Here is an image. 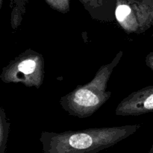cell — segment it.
Here are the masks:
<instances>
[{
    "mask_svg": "<svg viewBox=\"0 0 153 153\" xmlns=\"http://www.w3.org/2000/svg\"><path fill=\"white\" fill-rule=\"evenodd\" d=\"M140 126L134 124L60 133L43 131L40 137L41 153H98L132 135Z\"/></svg>",
    "mask_w": 153,
    "mask_h": 153,
    "instance_id": "6da1fadb",
    "label": "cell"
},
{
    "mask_svg": "<svg viewBox=\"0 0 153 153\" xmlns=\"http://www.w3.org/2000/svg\"><path fill=\"white\" fill-rule=\"evenodd\" d=\"M123 55L120 51L111 62L102 66L92 80L79 85L60 99V105L66 112L79 118H87L97 112L107 102L111 92L107 91L108 83L115 67Z\"/></svg>",
    "mask_w": 153,
    "mask_h": 153,
    "instance_id": "7a4b0ae2",
    "label": "cell"
},
{
    "mask_svg": "<svg viewBox=\"0 0 153 153\" xmlns=\"http://www.w3.org/2000/svg\"><path fill=\"white\" fill-rule=\"evenodd\" d=\"M45 61L39 52L28 49L10 61L0 74L4 83L22 84L39 89L44 80Z\"/></svg>",
    "mask_w": 153,
    "mask_h": 153,
    "instance_id": "3957f363",
    "label": "cell"
},
{
    "mask_svg": "<svg viewBox=\"0 0 153 153\" xmlns=\"http://www.w3.org/2000/svg\"><path fill=\"white\" fill-rule=\"evenodd\" d=\"M115 19L128 34H140L153 26V17L141 0H118Z\"/></svg>",
    "mask_w": 153,
    "mask_h": 153,
    "instance_id": "277c9868",
    "label": "cell"
},
{
    "mask_svg": "<svg viewBox=\"0 0 153 153\" xmlns=\"http://www.w3.org/2000/svg\"><path fill=\"white\" fill-rule=\"evenodd\" d=\"M153 111V85L131 93L117 106V116H140Z\"/></svg>",
    "mask_w": 153,
    "mask_h": 153,
    "instance_id": "5b68a950",
    "label": "cell"
},
{
    "mask_svg": "<svg viewBox=\"0 0 153 153\" xmlns=\"http://www.w3.org/2000/svg\"><path fill=\"white\" fill-rule=\"evenodd\" d=\"M90 16L94 20L102 22H113L115 19V9L118 0H79Z\"/></svg>",
    "mask_w": 153,
    "mask_h": 153,
    "instance_id": "8992f818",
    "label": "cell"
},
{
    "mask_svg": "<svg viewBox=\"0 0 153 153\" xmlns=\"http://www.w3.org/2000/svg\"><path fill=\"white\" fill-rule=\"evenodd\" d=\"M10 123L7 122L3 108H0V153H5L7 148Z\"/></svg>",
    "mask_w": 153,
    "mask_h": 153,
    "instance_id": "52a82bcc",
    "label": "cell"
},
{
    "mask_svg": "<svg viewBox=\"0 0 153 153\" xmlns=\"http://www.w3.org/2000/svg\"><path fill=\"white\" fill-rule=\"evenodd\" d=\"M45 1L51 8L61 13H67L70 10V0H45Z\"/></svg>",
    "mask_w": 153,
    "mask_h": 153,
    "instance_id": "ba28073f",
    "label": "cell"
},
{
    "mask_svg": "<svg viewBox=\"0 0 153 153\" xmlns=\"http://www.w3.org/2000/svg\"><path fill=\"white\" fill-rule=\"evenodd\" d=\"M22 12L18 6L15 4L12 9L11 17H10V24H11L12 28L16 29L20 25L22 19Z\"/></svg>",
    "mask_w": 153,
    "mask_h": 153,
    "instance_id": "9c48e42d",
    "label": "cell"
},
{
    "mask_svg": "<svg viewBox=\"0 0 153 153\" xmlns=\"http://www.w3.org/2000/svg\"><path fill=\"white\" fill-rule=\"evenodd\" d=\"M146 65L153 71V52H149L145 58Z\"/></svg>",
    "mask_w": 153,
    "mask_h": 153,
    "instance_id": "30bf717a",
    "label": "cell"
},
{
    "mask_svg": "<svg viewBox=\"0 0 153 153\" xmlns=\"http://www.w3.org/2000/svg\"><path fill=\"white\" fill-rule=\"evenodd\" d=\"M15 1H16V5L18 6V7L20 8V10H22V13H25V0H15Z\"/></svg>",
    "mask_w": 153,
    "mask_h": 153,
    "instance_id": "8fae6325",
    "label": "cell"
},
{
    "mask_svg": "<svg viewBox=\"0 0 153 153\" xmlns=\"http://www.w3.org/2000/svg\"><path fill=\"white\" fill-rule=\"evenodd\" d=\"M141 1L147 6L153 17V0H141Z\"/></svg>",
    "mask_w": 153,
    "mask_h": 153,
    "instance_id": "7c38bea8",
    "label": "cell"
},
{
    "mask_svg": "<svg viewBox=\"0 0 153 153\" xmlns=\"http://www.w3.org/2000/svg\"><path fill=\"white\" fill-rule=\"evenodd\" d=\"M148 153H153V143H152V147H151V149H149V152H148Z\"/></svg>",
    "mask_w": 153,
    "mask_h": 153,
    "instance_id": "4fadbf2b",
    "label": "cell"
},
{
    "mask_svg": "<svg viewBox=\"0 0 153 153\" xmlns=\"http://www.w3.org/2000/svg\"><path fill=\"white\" fill-rule=\"evenodd\" d=\"M3 0H0V8H1V6H2Z\"/></svg>",
    "mask_w": 153,
    "mask_h": 153,
    "instance_id": "5bb4252c",
    "label": "cell"
}]
</instances>
